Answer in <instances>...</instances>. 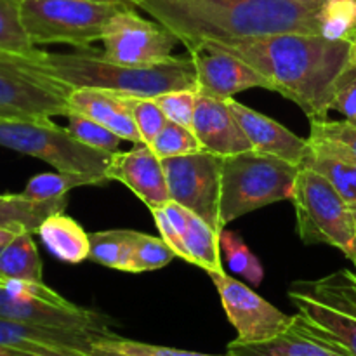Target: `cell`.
Listing matches in <instances>:
<instances>
[{
    "mask_svg": "<svg viewBox=\"0 0 356 356\" xmlns=\"http://www.w3.org/2000/svg\"><path fill=\"white\" fill-rule=\"evenodd\" d=\"M44 66L72 89H103L125 96L155 97L170 90H197V68L191 56L152 66H125L108 61L103 52L86 49L72 54L44 52Z\"/></svg>",
    "mask_w": 356,
    "mask_h": 356,
    "instance_id": "3957f363",
    "label": "cell"
},
{
    "mask_svg": "<svg viewBox=\"0 0 356 356\" xmlns=\"http://www.w3.org/2000/svg\"><path fill=\"white\" fill-rule=\"evenodd\" d=\"M16 2H21V0H16ZM103 2H117V3H129L127 0H103ZM129 6H132V3H129Z\"/></svg>",
    "mask_w": 356,
    "mask_h": 356,
    "instance_id": "b9f144b4",
    "label": "cell"
},
{
    "mask_svg": "<svg viewBox=\"0 0 356 356\" xmlns=\"http://www.w3.org/2000/svg\"><path fill=\"white\" fill-rule=\"evenodd\" d=\"M149 146H152V149L160 160L191 155V153L204 149L193 131L169 120H167V124L163 125V129L159 132V136L153 139Z\"/></svg>",
    "mask_w": 356,
    "mask_h": 356,
    "instance_id": "4dcf8cb0",
    "label": "cell"
},
{
    "mask_svg": "<svg viewBox=\"0 0 356 356\" xmlns=\"http://www.w3.org/2000/svg\"><path fill=\"white\" fill-rule=\"evenodd\" d=\"M0 49L31 52L37 49L28 38L19 17V2L0 0Z\"/></svg>",
    "mask_w": 356,
    "mask_h": 356,
    "instance_id": "1f68e13d",
    "label": "cell"
},
{
    "mask_svg": "<svg viewBox=\"0 0 356 356\" xmlns=\"http://www.w3.org/2000/svg\"><path fill=\"white\" fill-rule=\"evenodd\" d=\"M101 337L106 336L0 318V355L6 356H92Z\"/></svg>",
    "mask_w": 356,
    "mask_h": 356,
    "instance_id": "4fadbf2b",
    "label": "cell"
},
{
    "mask_svg": "<svg viewBox=\"0 0 356 356\" xmlns=\"http://www.w3.org/2000/svg\"><path fill=\"white\" fill-rule=\"evenodd\" d=\"M132 229H110L89 233V259L101 266L118 271H129L132 252Z\"/></svg>",
    "mask_w": 356,
    "mask_h": 356,
    "instance_id": "484cf974",
    "label": "cell"
},
{
    "mask_svg": "<svg viewBox=\"0 0 356 356\" xmlns=\"http://www.w3.org/2000/svg\"><path fill=\"white\" fill-rule=\"evenodd\" d=\"M44 51L0 49V118L68 117L72 87L47 72Z\"/></svg>",
    "mask_w": 356,
    "mask_h": 356,
    "instance_id": "5b68a950",
    "label": "cell"
},
{
    "mask_svg": "<svg viewBox=\"0 0 356 356\" xmlns=\"http://www.w3.org/2000/svg\"><path fill=\"white\" fill-rule=\"evenodd\" d=\"M70 113H79L110 129L122 141L143 143L124 94L103 89H73L68 97Z\"/></svg>",
    "mask_w": 356,
    "mask_h": 356,
    "instance_id": "ffe728a7",
    "label": "cell"
},
{
    "mask_svg": "<svg viewBox=\"0 0 356 356\" xmlns=\"http://www.w3.org/2000/svg\"><path fill=\"white\" fill-rule=\"evenodd\" d=\"M0 356H6V355H0Z\"/></svg>",
    "mask_w": 356,
    "mask_h": 356,
    "instance_id": "7dc6e473",
    "label": "cell"
},
{
    "mask_svg": "<svg viewBox=\"0 0 356 356\" xmlns=\"http://www.w3.org/2000/svg\"><path fill=\"white\" fill-rule=\"evenodd\" d=\"M66 118L70 122L68 131L80 143L90 146V148L103 149V152H118V146H120L122 139L115 132H111L110 129L103 127L97 122L90 120V118L79 113H68Z\"/></svg>",
    "mask_w": 356,
    "mask_h": 356,
    "instance_id": "d6a6232c",
    "label": "cell"
},
{
    "mask_svg": "<svg viewBox=\"0 0 356 356\" xmlns=\"http://www.w3.org/2000/svg\"><path fill=\"white\" fill-rule=\"evenodd\" d=\"M296 2H312V3H322L325 0H296Z\"/></svg>",
    "mask_w": 356,
    "mask_h": 356,
    "instance_id": "7bdbcfd3",
    "label": "cell"
},
{
    "mask_svg": "<svg viewBox=\"0 0 356 356\" xmlns=\"http://www.w3.org/2000/svg\"><path fill=\"white\" fill-rule=\"evenodd\" d=\"M299 170V165L256 149L222 156V225L277 202L292 200Z\"/></svg>",
    "mask_w": 356,
    "mask_h": 356,
    "instance_id": "277c9868",
    "label": "cell"
},
{
    "mask_svg": "<svg viewBox=\"0 0 356 356\" xmlns=\"http://www.w3.org/2000/svg\"><path fill=\"white\" fill-rule=\"evenodd\" d=\"M174 257H177L176 252L167 245L163 238L134 232L127 273H145V271L160 270L172 263Z\"/></svg>",
    "mask_w": 356,
    "mask_h": 356,
    "instance_id": "f546056e",
    "label": "cell"
},
{
    "mask_svg": "<svg viewBox=\"0 0 356 356\" xmlns=\"http://www.w3.org/2000/svg\"><path fill=\"white\" fill-rule=\"evenodd\" d=\"M149 212H152L153 219H155L156 228H159V232L162 233V238L165 240L167 245H169L170 249L176 252L177 257H181V259L191 264V257H190V254H188L186 245H184L183 236H181L179 233H177V229L174 228L172 222H170V219L167 218L163 207H152L149 209Z\"/></svg>",
    "mask_w": 356,
    "mask_h": 356,
    "instance_id": "f35d334b",
    "label": "cell"
},
{
    "mask_svg": "<svg viewBox=\"0 0 356 356\" xmlns=\"http://www.w3.org/2000/svg\"><path fill=\"white\" fill-rule=\"evenodd\" d=\"M21 232H28V229H21V228H9V226H0V250Z\"/></svg>",
    "mask_w": 356,
    "mask_h": 356,
    "instance_id": "ab89813d",
    "label": "cell"
},
{
    "mask_svg": "<svg viewBox=\"0 0 356 356\" xmlns=\"http://www.w3.org/2000/svg\"><path fill=\"white\" fill-rule=\"evenodd\" d=\"M0 146L51 163L59 172L89 174L106 179L113 153L90 148L51 118H0Z\"/></svg>",
    "mask_w": 356,
    "mask_h": 356,
    "instance_id": "ba28073f",
    "label": "cell"
},
{
    "mask_svg": "<svg viewBox=\"0 0 356 356\" xmlns=\"http://www.w3.org/2000/svg\"><path fill=\"white\" fill-rule=\"evenodd\" d=\"M193 132L202 148L219 156L236 155L252 149L229 108L228 99H216L197 92Z\"/></svg>",
    "mask_w": 356,
    "mask_h": 356,
    "instance_id": "ac0fdd59",
    "label": "cell"
},
{
    "mask_svg": "<svg viewBox=\"0 0 356 356\" xmlns=\"http://www.w3.org/2000/svg\"><path fill=\"white\" fill-rule=\"evenodd\" d=\"M301 167H308L322 174L341 197L356 205V153L337 143L320 138H308V153Z\"/></svg>",
    "mask_w": 356,
    "mask_h": 356,
    "instance_id": "44dd1931",
    "label": "cell"
},
{
    "mask_svg": "<svg viewBox=\"0 0 356 356\" xmlns=\"http://www.w3.org/2000/svg\"><path fill=\"white\" fill-rule=\"evenodd\" d=\"M353 211H355V214H356V205H355V207H353Z\"/></svg>",
    "mask_w": 356,
    "mask_h": 356,
    "instance_id": "f6af8a7d",
    "label": "cell"
},
{
    "mask_svg": "<svg viewBox=\"0 0 356 356\" xmlns=\"http://www.w3.org/2000/svg\"><path fill=\"white\" fill-rule=\"evenodd\" d=\"M221 305L240 343H263L284 332L294 320V315L280 312L249 285L222 273H209Z\"/></svg>",
    "mask_w": 356,
    "mask_h": 356,
    "instance_id": "7c38bea8",
    "label": "cell"
},
{
    "mask_svg": "<svg viewBox=\"0 0 356 356\" xmlns=\"http://www.w3.org/2000/svg\"><path fill=\"white\" fill-rule=\"evenodd\" d=\"M33 233L21 232L0 250V278L42 282V261Z\"/></svg>",
    "mask_w": 356,
    "mask_h": 356,
    "instance_id": "cb8c5ba5",
    "label": "cell"
},
{
    "mask_svg": "<svg viewBox=\"0 0 356 356\" xmlns=\"http://www.w3.org/2000/svg\"><path fill=\"white\" fill-rule=\"evenodd\" d=\"M229 356H353L329 336L309 325L296 313L291 325L273 339L263 343L228 344Z\"/></svg>",
    "mask_w": 356,
    "mask_h": 356,
    "instance_id": "e0dca14e",
    "label": "cell"
},
{
    "mask_svg": "<svg viewBox=\"0 0 356 356\" xmlns=\"http://www.w3.org/2000/svg\"><path fill=\"white\" fill-rule=\"evenodd\" d=\"M219 247H221V252L225 254L226 263H228V268L233 273L242 275L254 287H257L263 282V264L259 263L256 254L247 247V243L235 232L222 229L219 233Z\"/></svg>",
    "mask_w": 356,
    "mask_h": 356,
    "instance_id": "f1b7e54d",
    "label": "cell"
},
{
    "mask_svg": "<svg viewBox=\"0 0 356 356\" xmlns=\"http://www.w3.org/2000/svg\"><path fill=\"white\" fill-rule=\"evenodd\" d=\"M92 356H131V355H122V353H115V351L99 350V348H96V346H94V350H92Z\"/></svg>",
    "mask_w": 356,
    "mask_h": 356,
    "instance_id": "60d3db41",
    "label": "cell"
},
{
    "mask_svg": "<svg viewBox=\"0 0 356 356\" xmlns=\"http://www.w3.org/2000/svg\"><path fill=\"white\" fill-rule=\"evenodd\" d=\"M103 56L108 61L125 66H152L172 58L179 38L159 21L139 16L124 7L104 24Z\"/></svg>",
    "mask_w": 356,
    "mask_h": 356,
    "instance_id": "8fae6325",
    "label": "cell"
},
{
    "mask_svg": "<svg viewBox=\"0 0 356 356\" xmlns=\"http://www.w3.org/2000/svg\"><path fill=\"white\" fill-rule=\"evenodd\" d=\"M318 28L323 38L356 42V0H325L318 9Z\"/></svg>",
    "mask_w": 356,
    "mask_h": 356,
    "instance_id": "83f0119b",
    "label": "cell"
},
{
    "mask_svg": "<svg viewBox=\"0 0 356 356\" xmlns=\"http://www.w3.org/2000/svg\"><path fill=\"white\" fill-rule=\"evenodd\" d=\"M289 299L299 315L356 356V270L292 282Z\"/></svg>",
    "mask_w": 356,
    "mask_h": 356,
    "instance_id": "9c48e42d",
    "label": "cell"
},
{
    "mask_svg": "<svg viewBox=\"0 0 356 356\" xmlns=\"http://www.w3.org/2000/svg\"><path fill=\"white\" fill-rule=\"evenodd\" d=\"M170 200L204 219L221 233V169L222 156L202 149L191 155L162 160Z\"/></svg>",
    "mask_w": 356,
    "mask_h": 356,
    "instance_id": "30bf717a",
    "label": "cell"
},
{
    "mask_svg": "<svg viewBox=\"0 0 356 356\" xmlns=\"http://www.w3.org/2000/svg\"><path fill=\"white\" fill-rule=\"evenodd\" d=\"M205 47L243 59L275 92L298 104L309 122L325 120L341 80L356 66V42L329 40L322 35L280 33L233 44L209 42Z\"/></svg>",
    "mask_w": 356,
    "mask_h": 356,
    "instance_id": "6da1fadb",
    "label": "cell"
},
{
    "mask_svg": "<svg viewBox=\"0 0 356 356\" xmlns=\"http://www.w3.org/2000/svg\"><path fill=\"white\" fill-rule=\"evenodd\" d=\"M228 104L252 149L278 156L294 165H302L308 153V139L299 138L277 120L245 106L235 97H229Z\"/></svg>",
    "mask_w": 356,
    "mask_h": 356,
    "instance_id": "d6986e66",
    "label": "cell"
},
{
    "mask_svg": "<svg viewBox=\"0 0 356 356\" xmlns=\"http://www.w3.org/2000/svg\"><path fill=\"white\" fill-rule=\"evenodd\" d=\"M42 243L61 263L80 264L89 259V233L63 212L49 216L37 229Z\"/></svg>",
    "mask_w": 356,
    "mask_h": 356,
    "instance_id": "7402d4cb",
    "label": "cell"
},
{
    "mask_svg": "<svg viewBox=\"0 0 356 356\" xmlns=\"http://www.w3.org/2000/svg\"><path fill=\"white\" fill-rule=\"evenodd\" d=\"M129 3L103 0H21L19 17L33 45L68 44L79 51L101 40L104 24Z\"/></svg>",
    "mask_w": 356,
    "mask_h": 356,
    "instance_id": "52a82bcc",
    "label": "cell"
},
{
    "mask_svg": "<svg viewBox=\"0 0 356 356\" xmlns=\"http://www.w3.org/2000/svg\"><path fill=\"white\" fill-rule=\"evenodd\" d=\"M106 177L125 184L148 209L162 207L170 202L162 160L145 143H138L127 152H115Z\"/></svg>",
    "mask_w": 356,
    "mask_h": 356,
    "instance_id": "5bb4252c",
    "label": "cell"
},
{
    "mask_svg": "<svg viewBox=\"0 0 356 356\" xmlns=\"http://www.w3.org/2000/svg\"><path fill=\"white\" fill-rule=\"evenodd\" d=\"M291 202L301 242L325 243L341 250L356 270V214L332 183L313 169L301 167Z\"/></svg>",
    "mask_w": 356,
    "mask_h": 356,
    "instance_id": "8992f818",
    "label": "cell"
},
{
    "mask_svg": "<svg viewBox=\"0 0 356 356\" xmlns=\"http://www.w3.org/2000/svg\"><path fill=\"white\" fill-rule=\"evenodd\" d=\"M355 61H356V51H355Z\"/></svg>",
    "mask_w": 356,
    "mask_h": 356,
    "instance_id": "bcb514c9",
    "label": "cell"
},
{
    "mask_svg": "<svg viewBox=\"0 0 356 356\" xmlns=\"http://www.w3.org/2000/svg\"><path fill=\"white\" fill-rule=\"evenodd\" d=\"M191 257V264L202 268L207 273H222L221 247H219V233H216L207 222L197 214L190 212L188 225L181 233Z\"/></svg>",
    "mask_w": 356,
    "mask_h": 356,
    "instance_id": "d4e9b609",
    "label": "cell"
},
{
    "mask_svg": "<svg viewBox=\"0 0 356 356\" xmlns=\"http://www.w3.org/2000/svg\"><path fill=\"white\" fill-rule=\"evenodd\" d=\"M68 198H54V200H31L23 193L0 195V226L28 229L37 233L38 226L56 212L65 211Z\"/></svg>",
    "mask_w": 356,
    "mask_h": 356,
    "instance_id": "603a6c76",
    "label": "cell"
},
{
    "mask_svg": "<svg viewBox=\"0 0 356 356\" xmlns=\"http://www.w3.org/2000/svg\"><path fill=\"white\" fill-rule=\"evenodd\" d=\"M106 183V179L89 176V174L75 172H42L31 177L21 193L31 200H54V198L66 197L70 190L80 186H99Z\"/></svg>",
    "mask_w": 356,
    "mask_h": 356,
    "instance_id": "4316f807",
    "label": "cell"
},
{
    "mask_svg": "<svg viewBox=\"0 0 356 356\" xmlns=\"http://www.w3.org/2000/svg\"><path fill=\"white\" fill-rule=\"evenodd\" d=\"M190 56L197 68L198 94L216 99H229L235 97V94L254 87L273 90L271 83L257 70L229 52L205 47Z\"/></svg>",
    "mask_w": 356,
    "mask_h": 356,
    "instance_id": "2e32d148",
    "label": "cell"
},
{
    "mask_svg": "<svg viewBox=\"0 0 356 356\" xmlns=\"http://www.w3.org/2000/svg\"><path fill=\"white\" fill-rule=\"evenodd\" d=\"M330 110H336L346 117V120L356 124V66L341 80L334 94Z\"/></svg>",
    "mask_w": 356,
    "mask_h": 356,
    "instance_id": "74e56055",
    "label": "cell"
},
{
    "mask_svg": "<svg viewBox=\"0 0 356 356\" xmlns=\"http://www.w3.org/2000/svg\"><path fill=\"white\" fill-rule=\"evenodd\" d=\"M125 96V94H124ZM127 97L129 108H131L132 118L138 127L139 136H141L145 145H152L153 139L159 136L163 125L167 124V117L156 101L153 97H138V96H125Z\"/></svg>",
    "mask_w": 356,
    "mask_h": 356,
    "instance_id": "836d02e7",
    "label": "cell"
},
{
    "mask_svg": "<svg viewBox=\"0 0 356 356\" xmlns=\"http://www.w3.org/2000/svg\"><path fill=\"white\" fill-rule=\"evenodd\" d=\"M153 99L156 101L167 120L193 131L197 90H170V92L159 94Z\"/></svg>",
    "mask_w": 356,
    "mask_h": 356,
    "instance_id": "d590c367",
    "label": "cell"
},
{
    "mask_svg": "<svg viewBox=\"0 0 356 356\" xmlns=\"http://www.w3.org/2000/svg\"><path fill=\"white\" fill-rule=\"evenodd\" d=\"M309 138L327 139L337 143L350 152L356 153V124L350 120H312L309 122Z\"/></svg>",
    "mask_w": 356,
    "mask_h": 356,
    "instance_id": "8d00e7d4",
    "label": "cell"
},
{
    "mask_svg": "<svg viewBox=\"0 0 356 356\" xmlns=\"http://www.w3.org/2000/svg\"><path fill=\"white\" fill-rule=\"evenodd\" d=\"M0 318L16 322L37 323V325L61 327V329L90 330V332L110 336L111 322L106 315L82 308L73 302L52 305L44 301H30L10 296L0 284Z\"/></svg>",
    "mask_w": 356,
    "mask_h": 356,
    "instance_id": "9a60e30c",
    "label": "cell"
},
{
    "mask_svg": "<svg viewBox=\"0 0 356 356\" xmlns=\"http://www.w3.org/2000/svg\"><path fill=\"white\" fill-rule=\"evenodd\" d=\"M322 3L296 0H141L160 24L172 31L190 54L209 42L233 44L280 33L320 35Z\"/></svg>",
    "mask_w": 356,
    "mask_h": 356,
    "instance_id": "7a4b0ae2",
    "label": "cell"
},
{
    "mask_svg": "<svg viewBox=\"0 0 356 356\" xmlns=\"http://www.w3.org/2000/svg\"><path fill=\"white\" fill-rule=\"evenodd\" d=\"M127 2H129V3H132V6H136V7H138V3L141 2V0H127Z\"/></svg>",
    "mask_w": 356,
    "mask_h": 356,
    "instance_id": "ee69618b",
    "label": "cell"
},
{
    "mask_svg": "<svg viewBox=\"0 0 356 356\" xmlns=\"http://www.w3.org/2000/svg\"><path fill=\"white\" fill-rule=\"evenodd\" d=\"M94 346L99 348V350H108V351H115V353L131 355V356H218V355L198 353V351L177 350V348H169V346H159V344L139 343V341L118 337L115 336V334H111V336H106V337H101Z\"/></svg>",
    "mask_w": 356,
    "mask_h": 356,
    "instance_id": "e575fe53",
    "label": "cell"
}]
</instances>
